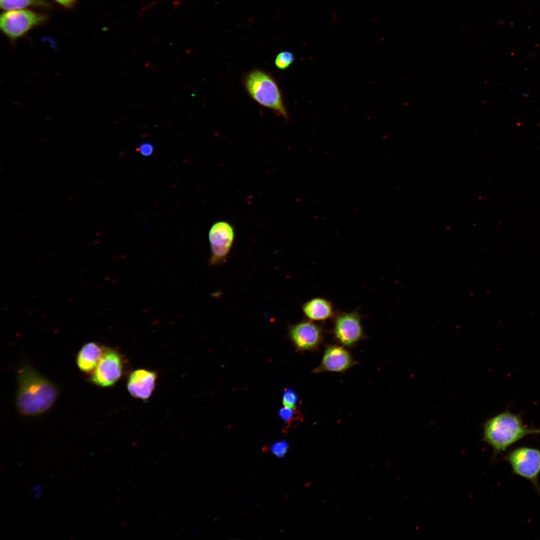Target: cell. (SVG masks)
<instances>
[{
  "instance_id": "obj_15",
  "label": "cell",
  "mask_w": 540,
  "mask_h": 540,
  "mask_svg": "<svg viewBox=\"0 0 540 540\" xmlns=\"http://www.w3.org/2000/svg\"><path fill=\"white\" fill-rule=\"evenodd\" d=\"M294 56L292 52L288 50L280 52L274 60L276 67L280 70L287 69L294 62Z\"/></svg>"
},
{
  "instance_id": "obj_11",
  "label": "cell",
  "mask_w": 540,
  "mask_h": 540,
  "mask_svg": "<svg viewBox=\"0 0 540 540\" xmlns=\"http://www.w3.org/2000/svg\"><path fill=\"white\" fill-rule=\"evenodd\" d=\"M156 376L154 372L140 369L130 375L128 389L133 396L143 400L148 398L154 388Z\"/></svg>"
},
{
  "instance_id": "obj_8",
  "label": "cell",
  "mask_w": 540,
  "mask_h": 540,
  "mask_svg": "<svg viewBox=\"0 0 540 540\" xmlns=\"http://www.w3.org/2000/svg\"><path fill=\"white\" fill-rule=\"evenodd\" d=\"M208 237L211 250L209 264L214 266L224 262L234 240L233 228L226 222H217L210 228Z\"/></svg>"
},
{
  "instance_id": "obj_5",
  "label": "cell",
  "mask_w": 540,
  "mask_h": 540,
  "mask_svg": "<svg viewBox=\"0 0 540 540\" xmlns=\"http://www.w3.org/2000/svg\"><path fill=\"white\" fill-rule=\"evenodd\" d=\"M504 459L510 464L513 474L530 481L539 492L540 449L527 446L516 448L510 451Z\"/></svg>"
},
{
  "instance_id": "obj_14",
  "label": "cell",
  "mask_w": 540,
  "mask_h": 540,
  "mask_svg": "<svg viewBox=\"0 0 540 540\" xmlns=\"http://www.w3.org/2000/svg\"><path fill=\"white\" fill-rule=\"evenodd\" d=\"M0 6L4 11L32 8L48 10L54 8L48 0H0Z\"/></svg>"
},
{
  "instance_id": "obj_20",
  "label": "cell",
  "mask_w": 540,
  "mask_h": 540,
  "mask_svg": "<svg viewBox=\"0 0 540 540\" xmlns=\"http://www.w3.org/2000/svg\"><path fill=\"white\" fill-rule=\"evenodd\" d=\"M56 3L66 9H72L78 3V0H53Z\"/></svg>"
},
{
  "instance_id": "obj_10",
  "label": "cell",
  "mask_w": 540,
  "mask_h": 540,
  "mask_svg": "<svg viewBox=\"0 0 540 540\" xmlns=\"http://www.w3.org/2000/svg\"><path fill=\"white\" fill-rule=\"evenodd\" d=\"M356 363L346 348L338 345H330L326 348L320 365L313 372H344Z\"/></svg>"
},
{
  "instance_id": "obj_19",
  "label": "cell",
  "mask_w": 540,
  "mask_h": 540,
  "mask_svg": "<svg viewBox=\"0 0 540 540\" xmlns=\"http://www.w3.org/2000/svg\"><path fill=\"white\" fill-rule=\"evenodd\" d=\"M136 150L142 156H148L152 154L154 150V148L152 144L148 142H145L140 144L137 148Z\"/></svg>"
},
{
  "instance_id": "obj_1",
  "label": "cell",
  "mask_w": 540,
  "mask_h": 540,
  "mask_svg": "<svg viewBox=\"0 0 540 540\" xmlns=\"http://www.w3.org/2000/svg\"><path fill=\"white\" fill-rule=\"evenodd\" d=\"M17 380L16 404L21 414L39 415L54 403L58 393L56 386L32 368L28 366L20 368Z\"/></svg>"
},
{
  "instance_id": "obj_9",
  "label": "cell",
  "mask_w": 540,
  "mask_h": 540,
  "mask_svg": "<svg viewBox=\"0 0 540 540\" xmlns=\"http://www.w3.org/2000/svg\"><path fill=\"white\" fill-rule=\"evenodd\" d=\"M122 373L120 356L115 350H104L100 360L92 372L90 380L94 384L102 386H110L114 384Z\"/></svg>"
},
{
  "instance_id": "obj_18",
  "label": "cell",
  "mask_w": 540,
  "mask_h": 540,
  "mask_svg": "<svg viewBox=\"0 0 540 540\" xmlns=\"http://www.w3.org/2000/svg\"><path fill=\"white\" fill-rule=\"evenodd\" d=\"M288 448L287 442L280 440L275 442L270 448V452L274 456L278 458L284 456L286 453Z\"/></svg>"
},
{
  "instance_id": "obj_17",
  "label": "cell",
  "mask_w": 540,
  "mask_h": 540,
  "mask_svg": "<svg viewBox=\"0 0 540 540\" xmlns=\"http://www.w3.org/2000/svg\"><path fill=\"white\" fill-rule=\"evenodd\" d=\"M298 401L296 392L290 388H285L282 394V402L284 406L295 408Z\"/></svg>"
},
{
  "instance_id": "obj_7",
  "label": "cell",
  "mask_w": 540,
  "mask_h": 540,
  "mask_svg": "<svg viewBox=\"0 0 540 540\" xmlns=\"http://www.w3.org/2000/svg\"><path fill=\"white\" fill-rule=\"evenodd\" d=\"M288 336L298 350H314L322 341L324 330L322 326L315 322L303 320L289 326Z\"/></svg>"
},
{
  "instance_id": "obj_13",
  "label": "cell",
  "mask_w": 540,
  "mask_h": 540,
  "mask_svg": "<svg viewBox=\"0 0 540 540\" xmlns=\"http://www.w3.org/2000/svg\"><path fill=\"white\" fill-rule=\"evenodd\" d=\"M104 350L96 343L90 342L84 345L78 354L76 364L84 372H92L98 364Z\"/></svg>"
},
{
  "instance_id": "obj_4",
  "label": "cell",
  "mask_w": 540,
  "mask_h": 540,
  "mask_svg": "<svg viewBox=\"0 0 540 540\" xmlns=\"http://www.w3.org/2000/svg\"><path fill=\"white\" fill-rule=\"evenodd\" d=\"M48 14L30 9L4 11L0 16V29L12 44L26 36L34 28L44 25Z\"/></svg>"
},
{
  "instance_id": "obj_12",
  "label": "cell",
  "mask_w": 540,
  "mask_h": 540,
  "mask_svg": "<svg viewBox=\"0 0 540 540\" xmlns=\"http://www.w3.org/2000/svg\"><path fill=\"white\" fill-rule=\"evenodd\" d=\"M302 311L306 318L313 322L325 321L333 318L336 311L332 302L322 298H314L302 306Z\"/></svg>"
},
{
  "instance_id": "obj_6",
  "label": "cell",
  "mask_w": 540,
  "mask_h": 540,
  "mask_svg": "<svg viewBox=\"0 0 540 540\" xmlns=\"http://www.w3.org/2000/svg\"><path fill=\"white\" fill-rule=\"evenodd\" d=\"M332 320L333 334L342 345L352 346L364 338L361 316L357 310L336 312Z\"/></svg>"
},
{
  "instance_id": "obj_3",
  "label": "cell",
  "mask_w": 540,
  "mask_h": 540,
  "mask_svg": "<svg viewBox=\"0 0 540 540\" xmlns=\"http://www.w3.org/2000/svg\"><path fill=\"white\" fill-rule=\"evenodd\" d=\"M244 85L248 94L256 102L288 119L280 90L268 73L262 70H253L245 76Z\"/></svg>"
},
{
  "instance_id": "obj_16",
  "label": "cell",
  "mask_w": 540,
  "mask_h": 540,
  "mask_svg": "<svg viewBox=\"0 0 540 540\" xmlns=\"http://www.w3.org/2000/svg\"><path fill=\"white\" fill-rule=\"evenodd\" d=\"M278 414L282 420L289 424L292 421L300 419L301 417L300 412L296 408H290L284 406L280 409Z\"/></svg>"
},
{
  "instance_id": "obj_2",
  "label": "cell",
  "mask_w": 540,
  "mask_h": 540,
  "mask_svg": "<svg viewBox=\"0 0 540 540\" xmlns=\"http://www.w3.org/2000/svg\"><path fill=\"white\" fill-rule=\"evenodd\" d=\"M531 434H540V428H528L521 416L504 411L488 420L484 424L483 440L492 448L493 456L514 443Z\"/></svg>"
}]
</instances>
